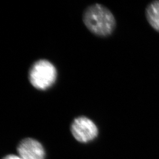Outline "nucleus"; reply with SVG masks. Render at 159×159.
<instances>
[{"instance_id":"obj_1","label":"nucleus","mask_w":159,"mask_h":159,"mask_svg":"<svg viewBox=\"0 0 159 159\" xmlns=\"http://www.w3.org/2000/svg\"><path fill=\"white\" fill-rule=\"evenodd\" d=\"M83 21L91 33L106 37L116 29V21L113 14L106 7L100 4L89 6L83 12Z\"/></svg>"},{"instance_id":"obj_2","label":"nucleus","mask_w":159,"mask_h":159,"mask_svg":"<svg viewBox=\"0 0 159 159\" xmlns=\"http://www.w3.org/2000/svg\"><path fill=\"white\" fill-rule=\"evenodd\" d=\"M30 83L35 89L46 90L56 81L57 71L52 63L46 59H40L33 63L30 68Z\"/></svg>"},{"instance_id":"obj_3","label":"nucleus","mask_w":159,"mask_h":159,"mask_svg":"<svg viewBox=\"0 0 159 159\" xmlns=\"http://www.w3.org/2000/svg\"><path fill=\"white\" fill-rule=\"evenodd\" d=\"M71 131L74 138L81 143L90 142L98 133L96 124L85 116H80L73 120L71 125Z\"/></svg>"},{"instance_id":"obj_4","label":"nucleus","mask_w":159,"mask_h":159,"mask_svg":"<svg viewBox=\"0 0 159 159\" xmlns=\"http://www.w3.org/2000/svg\"><path fill=\"white\" fill-rule=\"evenodd\" d=\"M17 152L22 159H44L45 151L42 144L32 138L23 139L19 143Z\"/></svg>"},{"instance_id":"obj_5","label":"nucleus","mask_w":159,"mask_h":159,"mask_svg":"<svg viewBox=\"0 0 159 159\" xmlns=\"http://www.w3.org/2000/svg\"><path fill=\"white\" fill-rule=\"evenodd\" d=\"M146 17L152 27L159 32V0L154 1L148 5Z\"/></svg>"},{"instance_id":"obj_6","label":"nucleus","mask_w":159,"mask_h":159,"mask_svg":"<svg viewBox=\"0 0 159 159\" xmlns=\"http://www.w3.org/2000/svg\"><path fill=\"white\" fill-rule=\"evenodd\" d=\"M2 159H22L20 156H18L16 155H13V154H10L8 155L6 157H4Z\"/></svg>"}]
</instances>
